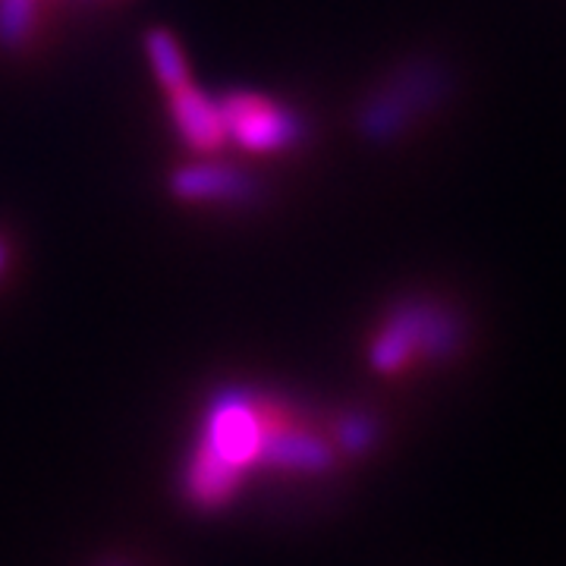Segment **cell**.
I'll list each match as a JSON object with an SVG mask.
<instances>
[{
	"label": "cell",
	"mask_w": 566,
	"mask_h": 566,
	"mask_svg": "<svg viewBox=\"0 0 566 566\" xmlns=\"http://www.w3.org/2000/svg\"><path fill=\"white\" fill-rule=\"evenodd\" d=\"M463 346V324L441 303H400L368 344V363L381 375H400L409 365L441 363Z\"/></svg>",
	"instance_id": "obj_1"
},
{
	"label": "cell",
	"mask_w": 566,
	"mask_h": 566,
	"mask_svg": "<svg viewBox=\"0 0 566 566\" xmlns=\"http://www.w3.org/2000/svg\"><path fill=\"white\" fill-rule=\"evenodd\" d=\"M145 54H148L151 73H155V80L164 92H177V88L192 82L180 41L174 39L167 29H148L145 32Z\"/></svg>",
	"instance_id": "obj_7"
},
{
	"label": "cell",
	"mask_w": 566,
	"mask_h": 566,
	"mask_svg": "<svg viewBox=\"0 0 566 566\" xmlns=\"http://www.w3.org/2000/svg\"><path fill=\"white\" fill-rule=\"evenodd\" d=\"M167 114L174 123V133L199 158H218L227 148V129H223L221 104L218 98L205 95L192 82L177 92H167Z\"/></svg>",
	"instance_id": "obj_4"
},
{
	"label": "cell",
	"mask_w": 566,
	"mask_h": 566,
	"mask_svg": "<svg viewBox=\"0 0 566 566\" xmlns=\"http://www.w3.org/2000/svg\"><path fill=\"white\" fill-rule=\"evenodd\" d=\"M416 80H394L381 95H375L365 107L363 129L375 136H394L403 123L412 120V114L422 111L424 102L438 98V73H412Z\"/></svg>",
	"instance_id": "obj_6"
},
{
	"label": "cell",
	"mask_w": 566,
	"mask_h": 566,
	"mask_svg": "<svg viewBox=\"0 0 566 566\" xmlns=\"http://www.w3.org/2000/svg\"><path fill=\"white\" fill-rule=\"evenodd\" d=\"M264 438H268V419L262 406L243 394H230L221 397L208 412L202 453L240 472L243 465L262 457Z\"/></svg>",
	"instance_id": "obj_3"
},
{
	"label": "cell",
	"mask_w": 566,
	"mask_h": 566,
	"mask_svg": "<svg viewBox=\"0 0 566 566\" xmlns=\"http://www.w3.org/2000/svg\"><path fill=\"white\" fill-rule=\"evenodd\" d=\"M340 444L349 453H365L368 447L375 444V438H378V424L371 422L368 416H349L340 422Z\"/></svg>",
	"instance_id": "obj_9"
},
{
	"label": "cell",
	"mask_w": 566,
	"mask_h": 566,
	"mask_svg": "<svg viewBox=\"0 0 566 566\" xmlns=\"http://www.w3.org/2000/svg\"><path fill=\"white\" fill-rule=\"evenodd\" d=\"M221 104L227 142L240 145L245 155H286L305 136V120L290 107L262 92H230Z\"/></svg>",
	"instance_id": "obj_2"
},
{
	"label": "cell",
	"mask_w": 566,
	"mask_h": 566,
	"mask_svg": "<svg viewBox=\"0 0 566 566\" xmlns=\"http://www.w3.org/2000/svg\"><path fill=\"white\" fill-rule=\"evenodd\" d=\"M7 268H10V249L0 243V277L7 274Z\"/></svg>",
	"instance_id": "obj_10"
},
{
	"label": "cell",
	"mask_w": 566,
	"mask_h": 566,
	"mask_svg": "<svg viewBox=\"0 0 566 566\" xmlns=\"http://www.w3.org/2000/svg\"><path fill=\"white\" fill-rule=\"evenodd\" d=\"M170 192L186 205H245L259 196V186L240 167L202 161L174 170Z\"/></svg>",
	"instance_id": "obj_5"
},
{
	"label": "cell",
	"mask_w": 566,
	"mask_h": 566,
	"mask_svg": "<svg viewBox=\"0 0 566 566\" xmlns=\"http://www.w3.org/2000/svg\"><path fill=\"white\" fill-rule=\"evenodd\" d=\"M44 0H0V44L25 48L41 29Z\"/></svg>",
	"instance_id": "obj_8"
}]
</instances>
